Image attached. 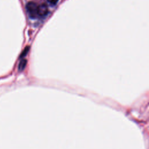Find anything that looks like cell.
<instances>
[{
  "label": "cell",
  "instance_id": "cell-2",
  "mask_svg": "<svg viewBox=\"0 0 149 149\" xmlns=\"http://www.w3.org/2000/svg\"><path fill=\"white\" fill-rule=\"evenodd\" d=\"M48 12V6L46 4L42 3L38 6L37 8V14L40 16H44L47 15Z\"/></svg>",
  "mask_w": 149,
  "mask_h": 149
},
{
  "label": "cell",
  "instance_id": "cell-3",
  "mask_svg": "<svg viewBox=\"0 0 149 149\" xmlns=\"http://www.w3.org/2000/svg\"><path fill=\"white\" fill-rule=\"evenodd\" d=\"M27 64V60L25 59H22L18 65V69L19 71H22L25 68Z\"/></svg>",
  "mask_w": 149,
  "mask_h": 149
},
{
  "label": "cell",
  "instance_id": "cell-5",
  "mask_svg": "<svg viewBox=\"0 0 149 149\" xmlns=\"http://www.w3.org/2000/svg\"><path fill=\"white\" fill-rule=\"evenodd\" d=\"M58 0H48V2L50 4L53 5L56 4V3L58 2Z\"/></svg>",
  "mask_w": 149,
  "mask_h": 149
},
{
  "label": "cell",
  "instance_id": "cell-1",
  "mask_svg": "<svg viewBox=\"0 0 149 149\" xmlns=\"http://www.w3.org/2000/svg\"><path fill=\"white\" fill-rule=\"evenodd\" d=\"M37 5L33 2H29L26 5V9L32 18H35L38 15L37 14Z\"/></svg>",
  "mask_w": 149,
  "mask_h": 149
},
{
  "label": "cell",
  "instance_id": "cell-4",
  "mask_svg": "<svg viewBox=\"0 0 149 149\" xmlns=\"http://www.w3.org/2000/svg\"><path fill=\"white\" fill-rule=\"evenodd\" d=\"M29 50V47H26V48H24V49L23 51V52H22V54H21L20 57V58H23L24 56H25L27 55V54L28 53Z\"/></svg>",
  "mask_w": 149,
  "mask_h": 149
}]
</instances>
